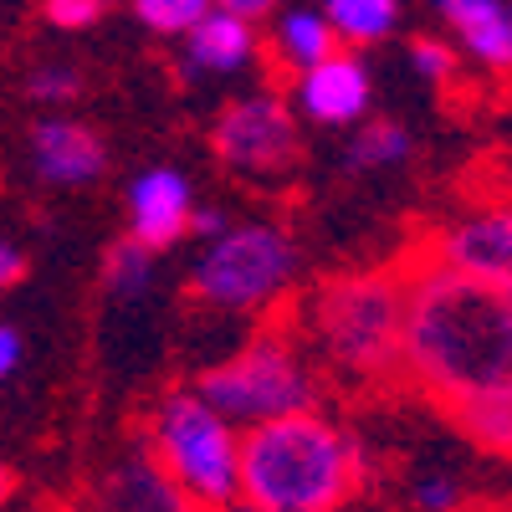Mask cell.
<instances>
[{
  "label": "cell",
  "mask_w": 512,
  "mask_h": 512,
  "mask_svg": "<svg viewBox=\"0 0 512 512\" xmlns=\"http://www.w3.org/2000/svg\"><path fill=\"white\" fill-rule=\"evenodd\" d=\"M400 364L446 410L512 390V287L461 277L441 262L400 287Z\"/></svg>",
  "instance_id": "1"
},
{
  "label": "cell",
  "mask_w": 512,
  "mask_h": 512,
  "mask_svg": "<svg viewBox=\"0 0 512 512\" xmlns=\"http://www.w3.org/2000/svg\"><path fill=\"white\" fill-rule=\"evenodd\" d=\"M364 482V446L313 405L241 431L236 502L251 512H333Z\"/></svg>",
  "instance_id": "2"
},
{
  "label": "cell",
  "mask_w": 512,
  "mask_h": 512,
  "mask_svg": "<svg viewBox=\"0 0 512 512\" xmlns=\"http://www.w3.org/2000/svg\"><path fill=\"white\" fill-rule=\"evenodd\" d=\"M318 354L349 379H384L400 364V282L395 277H333L313 292Z\"/></svg>",
  "instance_id": "3"
},
{
  "label": "cell",
  "mask_w": 512,
  "mask_h": 512,
  "mask_svg": "<svg viewBox=\"0 0 512 512\" xmlns=\"http://www.w3.org/2000/svg\"><path fill=\"white\" fill-rule=\"evenodd\" d=\"M190 507H236L241 477V431L195 390L159 400L144 441Z\"/></svg>",
  "instance_id": "4"
},
{
  "label": "cell",
  "mask_w": 512,
  "mask_h": 512,
  "mask_svg": "<svg viewBox=\"0 0 512 512\" xmlns=\"http://www.w3.org/2000/svg\"><path fill=\"white\" fill-rule=\"evenodd\" d=\"M297 277V241L272 221H241L210 236L190 267V297L216 313H256Z\"/></svg>",
  "instance_id": "5"
},
{
  "label": "cell",
  "mask_w": 512,
  "mask_h": 512,
  "mask_svg": "<svg viewBox=\"0 0 512 512\" xmlns=\"http://www.w3.org/2000/svg\"><path fill=\"white\" fill-rule=\"evenodd\" d=\"M195 395L216 405L236 431L272 415H292L308 410L318 400V374L308 369V359L297 354L292 338L262 333L246 349H236L231 359H221L216 369H205Z\"/></svg>",
  "instance_id": "6"
},
{
  "label": "cell",
  "mask_w": 512,
  "mask_h": 512,
  "mask_svg": "<svg viewBox=\"0 0 512 512\" xmlns=\"http://www.w3.org/2000/svg\"><path fill=\"white\" fill-rule=\"evenodd\" d=\"M210 144L226 159V169L251 180H277L303 154V134H297V113L277 93H246L231 98L210 128Z\"/></svg>",
  "instance_id": "7"
},
{
  "label": "cell",
  "mask_w": 512,
  "mask_h": 512,
  "mask_svg": "<svg viewBox=\"0 0 512 512\" xmlns=\"http://www.w3.org/2000/svg\"><path fill=\"white\" fill-rule=\"evenodd\" d=\"M292 103H297L292 113H303L318 128H354L374 103V72L349 47H333L328 57L297 72Z\"/></svg>",
  "instance_id": "8"
},
{
  "label": "cell",
  "mask_w": 512,
  "mask_h": 512,
  "mask_svg": "<svg viewBox=\"0 0 512 512\" xmlns=\"http://www.w3.org/2000/svg\"><path fill=\"white\" fill-rule=\"evenodd\" d=\"M436 262L461 272V277H477L492 287H512V216L502 205L472 210V216L451 221L436 241Z\"/></svg>",
  "instance_id": "9"
},
{
  "label": "cell",
  "mask_w": 512,
  "mask_h": 512,
  "mask_svg": "<svg viewBox=\"0 0 512 512\" xmlns=\"http://www.w3.org/2000/svg\"><path fill=\"white\" fill-rule=\"evenodd\" d=\"M31 169L36 180H47L57 190H77V185H98L108 175V144L77 118H41L31 128Z\"/></svg>",
  "instance_id": "10"
},
{
  "label": "cell",
  "mask_w": 512,
  "mask_h": 512,
  "mask_svg": "<svg viewBox=\"0 0 512 512\" xmlns=\"http://www.w3.org/2000/svg\"><path fill=\"white\" fill-rule=\"evenodd\" d=\"M180 41V72L190 82H216V77H236L246 72L256 57H262V36H256V21H241L221 6H210Z\"/></svg>",
  "instance_id": "11"
},
{
  "label": "cell",
  "mask_w": 512,
  "mask_h": 512,
  "mask_svg": "<svg viewBox=\"0 0 512 512\" xmlns=\"http://www.w3.org/2000/svg\"><path fill=\"white\" fill-rule=\"evenodd\" d=\"M190 205H195L190 180L169 164H154L128 185V236L154 251L180 246V236H190Z\"/></svg>",
  "instance_id": "12"
},
{
  "label": "cell",
  "mask_w": 512,
  "mask_h": 512,
  "mask_svg": "<svg viewBox=\"0 0 512 512\" xmlns=\"http://www.w3.org/2000/svg\"><path fill=\"white\" fill-rule=\"evenodd\" d=\"M436 16H446V26L456 31V47L492 67V72H507L512 62V11L507 0H425Z\"/></svg>",
  "instance_id": "13"
},
{
  "label": "cell",
  "mask_w": 512,
  "mask_h": 512,
  "mask_svg": "<svg viewBox=\"0 0 512 512\" xmlns=\"http://www.w3.org/2000/svg\"><path fill=\"white\" fill-rule=\"evenodd\" d=\"M103 502L123 507V512H180V507H190L185 492L175 487V477L164 472L149 446H134L103 477Z\"/></svg>",
  "instance_id": "14"
},
{
  "label": "cell",
  "mask_w": 512,
  "mask_h": 512,
  "mask_svg": "<svg viewBox=\"0 0 512 512\" xmlns=\"http://www.w3.org/2000/svg\"><path fill=\"white\" fill-rule=\"evenodd\" d=\"M267 47L277 57V67L287 72H303L313 67L318 57H328L338 47V36L328 31L323 11H308V6H292V11H272V31H267Z\"/></svg>",
  "instance_id": "15"
},
{
  "label": "cell",
  "mask_w": 512,
  "mask_h": 512,
  "mask_svg": "<svg viewBox=\"0 0 512 512\" xmlns=\"http://www.w3.org/2000/svg\"><path fill=\"white\" fill-rule=\"evenodd\" d=\"M323 21L338 47H374L400 26V0H323Z\"/></svg>",
  "instance_id": "16"
},
{
  "label": "cell",
  "mask_w": 512,
  "mask_h": 512,
  "mask_svg": "<svg viewBox=\"0 0 512 512\" xmlns=\"http://www.w3.org/2000/svg\"><path fill=\"white\" fill-rule=\"evenodd\" d=\"M415 154V139L410 128L395 123V118H359L354 123V139H349V169H359V175H379V169H400L405 159Z\"/></svg>",
  "instance_id": "17"
},
{
  "label": "cell",
  "mask_w": 512,
  "mask_h": 512,
  "mask_svg": "<svg viewBox=\"0 0 512 512\" xmlns=\"http://www.w3.org/2000/svg\"><path fill=\"white\" fill-rule=\"evenodd\" d=\"M451 415H456V425H461V431L472 436L477 446H487V451H497V456L512 446V390L472 395V400L451 405Z\"/></svg>",
  "instance_id": "18"
},
{
  "label": "cell",
  "mask_w": 512,
  "mask_h": 512,
  "mask_svg": "<svg viewBox=\"0 0 512 512\" xmlns=\"http://www.w3.org/2000/svg\"><path fill=\"white\" fill-rule=\"evenodd\" d=\"M154 246H144V241H113L108 251H103V287L118 297V303H139V297L149 292V282H154Z\"/></svg>",
  "instance_id": "19"
},
{
  "label": "cell",
  "mask_w": 512,
  "mask_h": 512,
  "mask_svg": "<svg viewBox=\"0 0 512 512\" xmlns=\"http://www.w3.org/2000/svg\"><path fill=\"white\" fill-rule=\"evenodd\" d=\"M128 6H134L144 31H154V36H185L210 11V0H128Z\"/></svg>",
  "instance_id": "20"
},
{
  "label": "cell",
  "mask_w": 512,
  "mask_h": 512,
  "mask_svg": "<svg viewBox=\"0 0 512 512\" xmlns=\"http://www.w3.org/2000/svg\"><path fill=\"white\" fill-rule=\"evenodd\" d=\"M26 98L41 103V108H67L82 98V72L67 67V62H52V67H36L26 77Z\"/></svg>",
  "instance_id": "21"
},
{
  "label": "cell",
  "mask_w": 512,
  "mask_h": 512,
  "mask_svg": "<svg viewBox=\"0 0 512 512\" xmlns=\"http://www.w3.org/2000/svg\"><path fill=\"white\" fill-rule=\"evenodd\" d=\"M456 47L446 36H415V47H410V67H415V77L420 82H431V88H441V82H451L456 77Z\"/></svg>",
  "instance_id": "22"
},
{
  "label": "cell",
  "mask_w": 512,
  "mask_h": 512,
  "mask_svg": "<svg viewBox=\"0 0 512 512\" xmlns=\"http://www.w3.org/2000/svg\"><path fill=\"white\" fill-rule=\"evenodd\" d=\"M410 502L425 507V512H446V507H461L466 492H461V477L446 472V466H436V472H420L410 477Z\"/></svg>",
  "instance_id": "23"
},
{
  "label": "cell",
  "mask_w": 512,
  "mask_h": 512,
  "mask_svg": "<svg viewBox=\"0 0 512 512\" xmlns=\"http://www.w3.org/2000/svg\"><path fill=\"white\" fill-rule=\"evenodd\" d=\"M108 6L113 0H41V16L62 31H88L108 16Z\"/></svg>",
  "instance_id": "24"
},
{
  "label": "cell",
  "mask_w": 512,
  "mask_h": 512,
  "mask_svg": "<svg viewBox=\"0 0 512 512\" xmlns=\"http://www.w3.org/2000/svg\"><path fill=\"white\" fill-rule=\"evenodd\" d=\"M226 226H231V216H226L221 205H200V200L190 205V231H195L200 241H210V236H221Z\"/></svg>",
  "instance_id": "25"
},
{
  "label": "cell",
  "mask_w": 512,
  "mask_h": 512,
  "mask_svg": "<svg viewBox=\"0 0 512 512\" xmlns=\"http://www.w3.org/2000/svg\"><path fill=\"white\" fill-rule=\"evenodd\" d=\"M21 277H26V251H21L16 241L0 236V292H11Z\"/></svg>",
  "instance_id": "26"
},
{
  "label": "cell",
  "mask_w": 512,
  "mask_h": 512,
  "mask_svg": "<svg viewBox=\"0 0 512 512\" xmlns=\"http://www.w3.org/2000/svg\"><path fill=\"white\" fill-rule=\"evenodd\" d=\"M21 359H26V344H21V333L11 328V323H0V384H6L16 369H21Z\"/></svg>",
  "instance_id": "27"
},
{
  "label": "cell",
  "mask_w": 512,
  "mask_h": 512,
  "mask_svg": "<svg viewBox=\"0 0 512 512\" xmlns=\"http://www.w3.org/2000/svg\"><path fill=\"white\" fill-rule=\"evenodd\" d=\"M210 6H221V11H231V16H241V21H267L282 0H210Z\"/></svg>",
  "instance_id": "28"
},
{
  "label": "cell",
  "mask_w": 512,
  "mask_h": 512,
  "mask_svg": "<svg viewBox=\"0 0 512 512\" xmlns=\"http://www.w3.org/2000/svg\"><path fill=\"white\" fill-rule=\"evenodd\" d=\"M11 492H16V477H11V466H6V461H0V507H6V502H11Z\"/></svg>",
  "instance_id": "29"
}]
</instances>
